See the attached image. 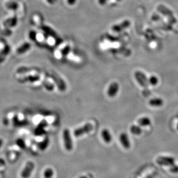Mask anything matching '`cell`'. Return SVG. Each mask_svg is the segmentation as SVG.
I'll return each instance as SVG.
<instances>
[{
    "label": "cell",
    "instance_id": "6da1fadb",
    "mask_svg": "<svg viewBox=\"0 0 178 178\" xmlns=\"http://www.w3.org/2000/svg\"><path fill=\"white\" fill-rule=\"evenodd\" d=\"M63 140H64V146L66 150L71 151L73 148V143L70 135V132L68 129H65L64 130Z\"/></svg>",
    "mask_w": 178,
    "mask_h": 178
},
{
    "label": "cell",
    "instance_id": "7a4b0ae2",
    "mask_svg": "<svg viewBox=\"0 0 178 178\" xmlns=\"http://www.w3.org/2000/svg\"><path fill=\"white\" fill-rule=\"evenodd\" d=\"M93 125L90 123H87L83 127L76 129L74 132V135L76 137L82 136L85 134H87L93 130Z\"/></svg>",
    "mask_w": 178,
    "mask_h": 178
},
{
    "label": "cell",
    "instance_id": "3957f363",
    "mask_svg": "<svg viewBox=\"0 0 178 178\" xmlns=\"http://www.w3.org/2000/svg\"><path fill=\"white\" fill-rule=\"evenodd\" d=\"M35 168V164L32 161H28L21 172V177L22 178H29Z\"/></svg>",
    "mask_w": 178,
    "mask_h": 178
},
{
    "label": "cell",
    "instance_id": "277c9868",
    "mask_svg": "<svg viewBox=\"0 0 178 178\" xmlns=\"http://www.w3.org/2000/svg\"><path fill=\"white\" fill-rule=\"evenodd\" d=\"M157 162L160 165L172 166L175 164V159L173 157L162 156L157 159Z\"/></svg>",
    "mask_w": 178,
    "mask_h": 178
},
{
    "label": "cell",
    "instance_id": "5b68a950",
    "mask_svg": "<svg viewBox=\"0 0 178 178\" xmlns=\"http://www.w3.org/2000/svg\"><path fill=\"white\" fill-rule=\"evenodd\" d=\"M130 24H131V23L129 20H124L119 24L114 25L112 28V30L113 31H115V32H120L123 30L129 27Z\"/></svg>",
    "mask_w": 178,
    "mask_h": 178
},
{
    "label": "cell",
    "instance_id": "8992f818",
    "mask_svg": "<svg viewBox=\"0 0 178 178\" xmlns=\"http://www.w3.org/2000/svg\"><path fill=\"white\" fill-rule=\"evenodd\" d=\"M52 78L53 79V81L55 82V83L57 85V87L58 89L61 91L64 92L66 90V86L64 82L63 81L62 79H61L58 75L54 74L52 75Z\"/></svg>",
    "mask_w": 178,
    "mask_h": 178
},
{
    "label": "cell",
    "instance_id": "52a82bcc",
    "mask_svg": "<svg viewBox=\"0 0 178 178\" xmlns=\"http://www.w3.org/2000/svg\"><path fill=\"white\" fill-rule=\"evenodd\" d=\"M119 89V86L118 83L116 82L112 83L109 87V89L107 92L108 96L110 97H114L117 93Z\"/></svg>",
    "mask_w": 178,
    "mask_h": 178
},
{
    "label": "cell",
    "instance_id": "ba28073f",
    "mask_svg": "<svg viewBox=\"0 0 178 178\" xmlns=\"http://www.w3.org/2000/svg\"><path fill=\"white\" fill-rule=\"evenodd\" d=\"M120 142L122 145V146L126 149H129L130 148V142L129 141V137L127 134L122 133L119 137Z\"/></svg>",
    "mask_w": 178,
    "mask_h": 178
},
{
    "label": "cell",
    "instance_id": "9c48e42d",
    "mask_svg": "<svg viewBox=\"0 0 178 178\" xmlns=\"http://www.w3.org/2000/svg\"><path fill=\"white\" fill-rule=\"evenodd\" d=\"M101 136L103 138V141L106 143H110L112 141V137L111 135L107 129H104L101 132Z\"/></svg>",
    "mask_w": 178,
    "mask_h": 178
},
{
    "label": "cell",
    "instance_id": "30bf717a",
    "mask_svg": "<svg viewBox=\"0 0 178 178\" xmlns=\"http://www.w3.org/2000/svg\"><path fill=\"white\" fill-rule=\"evenodd\" d=\"M149 103L151 106L155 107H159L163 105L164 101L160 98H155L150 100L149 102Z\"/></svg>",
    "mask_w": 178,
    "mask_h": 178
},
{
    "label": "cell",
    "instance_id": "8fae6325",
    "mask_svg": "<svg viewBox=\"0 0 178 178\" xmlns=\"http://www.w3.org/2000/svg\"><path fill=\"white\" fill-rule=\"evenodd\" d=\"M19 4L15 1H9L5 4V7L8 10H16L19 8Z\"/></svg>",
    "mask_w": 178,
    "mask_h": 178
},
{
    "label": "cell",
    "instance_id": "7c38bea8",
    "mask_svg": "<svg viewBox=\"0 0 178 178\" xmlns=\"http://www.w3.org/2000/svg\"><path fill=\"white\" fill-rule=\"evenodd\" d=\"M17 23H18V18L16 16H14L7 20L5 21L4 24L5 26H7L8 27H14L17 24Z\"/></svg>",
    "mask_w": 178,
    "mask_h": 178
},
{
    "label": "cell",
    "instance_id": "4fadbf2b",
    "mask_svg": "<svg viewBox=\"0 0 178 178\" xmlns=\"http://www.w3.org/2000/svg\"><path fill=\"white\" fill-rule=\"evenodd\" d=\"M138 123L141 126H148L151 124V120L149 117H143L138 120Z\"/></svg>",
    "mask_w": 178,
    "mask_h": 178
},
{
    "label": "cell",
    "instance_id": "5bb4252c",
    "mask_svg": "<svg viewBox=\"0 0 178 178\" xmlns=\"http://www.w3.org/2000/svg\"><path fill=\"white\" fill-rule=\"evenodd\" d=\"M130 132L132 134L134 135H140L142 130V129H141L140 127L139 126H132L130 128Z\"/></svg>",
    "mask_w": 178,
    "mask_h": 178
},
{
    "label": "cell",
    "instance_id": "9a60e30c",
    "mask_svg": "<svg viewBox=\"0 0 178 178\" xmlns=\"http://www.w3.org/2000/svg\"><path fill=\"white\" fill-rule=\"evenodd\" d=\"M54 175V171L53 169L47 168L46 169L44 173V176L45 178H52Z\"/></svg>",
    "mask_w": 178,
    "mask_h": 178
},
{
    "label": "cell",
    "instance_id": "2e32d148",
    "mask_svg": "<svg viewBox=\"0 0 178 178\" xmlns=\"http://www.w3.org/2000/svg\"><path fill=\"white\" fill-rule=\"evenodd\" d=\"M49 139L47 138L44 141H42V142H41L39 145V149L41 150H45L47 149L48 145H49Z\"/></svg>",
    "mask_w": 178,
    "mask_h": 178
},
{
    "label": "cell",
    "instance_id": "e0dca14e",
    "mask_svg": "<svg viewBox=\"0 0 178 178\" xmlns=\"http://www.w3.org/2000/svg\"><path fill=\"white\" fill-rule=\"evenodd\" d=\"M134 76H135V78H136V79H137V81L138 82V83L140 84L141 86H142V87H148V84H146L142 79H141V78L139 76V75H137L135 72V74H134Z\"/></svg>",
    "mask_w": 178,
    "mask_h": 178
},
{
    "label": "cell",
    "instance_id": "ac0fdd59",
    "mask_svg": "<svg viewBox=\"0 0 178 178\" xmlns=\"http://www.w3.org/2000/svg\"><path fill=\"white\" fill-rule=\"evenodd\" d=\"M148 81H149V83L152 86H156L159 82L158 78L156 76H150Z\"/></svg>",
    "mask_w": 178,
    "mask_h": 178
},
{
    "label": "cell",
    "instance_id": "d6986e66",
    "mask_svg": "<svg viewBox=\"0 0 178 178\" xmlns=\"http://www.w3.org/2000/svg\"><path fill=\"white\" fill-rule=\"evenodd\" d=\"M135 73L138 75H139V76L141 78V79L146 83L147 84H149V79H148V78L146 77V76L145 75L143 72H140V71H137L135 72Z\"/></svg>",
    "mask_w": 178,
    "mask_h": 178
},
{
    "label": "cell",
    "instance_id": "ffe728a7",
    "mask_svg": "<svg viewBox=\"0 0 178 178\" xmlns=\"http://www.w3.org/2000/svg\"><path fill=\"white\" fill-rule=\"evenodd\" d=\"M44 86L45 87V88L48 90H49V91L53 90L54 86L53 84H51L50 83L47 82V81H44Z\"/></svg>",
    "mask_w": 178,
    "mask_h": 178
},
{
    "label": "cell",
    "instance_id": "44dd1931",
    "mask_svg": "<svg viewBox=\"0 0 178 178\" xmlns=\"http://www.w3.org/2000/svg\"><path fill=\"white\" fill-rule=\"evenodd\" d=\"M29 37L31 40H32V41L35 40L36 38H37V32L35 31H30V34H29Z\"/></svg>",
    "mask_w": 178,
    "mask_h": 178
},
{
    "label": "cell",
    "instance_id": "7402d4cb",
    "mask_svg": "<svg viewBox=\"0 0 178 178\" xmlns=\"http://www.w3.org/2000/svg\"><path fill=\"white\" fill-rule=\"evenodd\" d=\"M170 171L172 173H178V166L176 165H174L171 166L170 168Z\"/></svg>",
    "mask_w": 178,
    "mask_h": 178
},
{
    "label": "cell",
    "instance_id": "603a6c76",
    "mask_svg": "<svg viewBox=\"0 0 178 178\" xmlns=\"http://www.w3.org/2000/svg\"><path fill=\"white\" fill-rule=\"evenodd\" d=\"M69 50H70V47H66L64 49H63L61 53L64 55H66L69 53Z\"/></svg>",
    "mask_w": 178,
    "mask_h": 178
},
{
    "label": "cell",
    "instance_id": "cb8c5ba5",
    "mask_svg": "<svg viewBox=\"0 0 178 178\" xmlns=\"http://www.w3.org/2000/svg\"><path fill=\"white\" fill-rule=\"evenodd\" d=\"M66 1H67V3L69 5H74L76 4L77 0H66Z\"/></svg>",
    "mask_w": 178,
    "mask_h": 178
},
{
    "label": "cell",
    "instance_id": "d4e9b609",
    "mask_svg": "<svg viewBox=\"0 0 178 178\" xmlns=\"http://www.w3.org/2000/svg\"><path fill=\"white\" fill-rule=\"evenodd\" d=\"M108 0H98V2L100 5H105L107 2H108Z\"/></svg>",
    "mask_w": 178,
    "mask_h": 178
},
{
    "label": "cell",
    "instance_id": "484cf974",
    "mask_svg": "<svg viewBox=\"0 0 178 178\" xmlns=\"http://www.w3.org/2000/svg\"><path fill=\"white\" fill-rule=\"evenodd\" d=\"M57 1V0H47V3L50 5H53V4H56Z\"/></svg>",
    "mask_w": 178,
    "mask_h": 178
},
{
    "label": "cell",
    "instance_id": "4316f807",
    "mask_svg": "<svg viewBox=\"0 0 178 178\" xmlns=\"http://www.w3.org/2000/svg\"><path fill=\"white\" fill-rule=\"evenodd\" d=\"M2 140H0V147H1V145H2Z\"/></svg>",
    "mask_w": 178,
    "mask_h": 178
},
{
    "label": "cell",
    "instance_id": "83f0119b",
    "mask_svg": "<svg viewBox=\"0 0 178 178\" xmlns=\"http://www.w3.org/2000/svg\"><path fill=\"white\" fill-rule=\"evenodd\" d=\"M79 178H87L86 177H84V176H82V177H81Z\"/></svg>",
    "mask_w": 178,
    "mask_h": 178
},
{
    "label": "cell",
    "instance_id": "f1b7e54d",
    "mask_svg": "<svg viewBox=\"0 0 178 178\" xmlns=\"http://www.w3.org/2000/svg\"><path fill=\"white\" fill-rule=\"evenodd\" d=\"M177 129H178V125H177Z\"/></svg>",
    "mask_w": 178,
    "mask_h": 178
},
{
    "label": "cell",
    "instance_id": "f546056e",
    "mask_svg": "<svg viewBox=\"0 0 178 178\" xmlns=\"http://www.w3.org/2000/svg\"><path fill=\"white\" fill-rule=\"evenodd\" d=\"M117 1H121V0H117Z\"/></svg>",
    "mask_w": 178,
    "mask_h": 178
}]
</instances>
